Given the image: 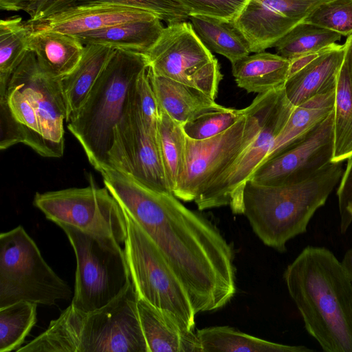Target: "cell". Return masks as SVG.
Masks as SVG:
<instances>
[{"mask_svg":"<svg viewBox=\"0 0 352 352\" xmlns=\"http://www.w3.org/2000/svg\"><path fill=\"white\" fill-rule=\"evenodd\" d=\"M131 280L113 300L85 312L72 305L16 352H148Z\"/></svg>","mask_w":352,"mask_h":352,"instance_id":"3957f363","label":"cell"},{"mask_svg":"<svg viewBox=\"0 0 352 352\" xmlns=\"http://www.w3.org/2000/svg\"><path fill=\"white\" fill-rule=\"evenodd\" d=\"M63 229L76 261L71 305L89 312L113 300L131 280L124 250L114 239L85 232L65 223Z\"/></svg>","mask_w":352,"mask_h":352,"instance_id":"8992f818","label":"cell"},{"mask_svg":"<svg viewBox=\"0 0 352 352\" xmlns=\"http://www.w3.org/2000/svg\"><path fill=\"white\" fill-rule=\"evenodd\" d=\"M350 212V215H351V217H352V209H351V210H350V212Z\"/></svg>","mask_w":352,"mask_h":352,"instance_id":"7bdbcfd3","label":"cell"},{"mask_svg":"<svg viewBox=\"0 0 352 352\" xmlns=\"http://www.w3.org/2000/svg\"><path fill=\"white\" fill-rule=\"evenodd\" d=\"M202 352H312L305 346L270 342L228 326H215L197 331Z\"/></svg>","mask_w":352,"mask_h":352,"instance_id":"f1b7e54d","label":"cell"},{"mask_svg":"<svg viewBox=\"0 0 352 352\" xmlns=\"http://www.w3.org/2000/svg\"><path fill=\"white\" fill-rule=\"evenodd\" d=\"M294 108L286 96L284 86L276 88L258 133L194 200L199 210L229 206L234 214H243L245 184L266 158Z\"/></svg>","mask_w":352,"mask_h":352,"instance_id":"30bf717a","label":"cell"},{"mask_svg":"<svg viewBox=\"0 0 352 352\" xmlns=\"http://www.w3.org/2000/svg\"><path fill=\"white\" fill-rule=\"evenodd\" d=\"M157 16L76 34L84 45L97 44L145 54L160 37L164 26Z\"/></svg>","mask_w":352,"mask_h":352,"instance_id":"cb8c5ba5","label":"cell"},{"mask_svg":"<svg viewBox=\"0 0 352 352\" xmlns=\"http://www.w3.org/2000/svg\"><path fill=\"white\" fill-rule=\"evenodd\" d=\"M148 66L144 54L116 49L85 103L68 122L67 129L96 170L107 164L113 129L124 113L132 87Z\"/></svg>","mask_w":352,"mask_h":352,"instance_id":"5b68a950","label":"cell"},{"mask_svg":"<svg viewBox=\"0 0 352 352\" xmlns=\"http://www.w3.org/2000/svg\"><path fill=\"white\" fill-rule=\"evenodd\" d=\"M343 172L342 161H331L298 182L263 184L250 179L243 192V214L265 245L284 252L290 239L307 232Z\"/></svg>","mask_w":352,"mask_h":352,"instance_id":"277c9868","label":"cell"},{"mask_svg":"<svg viewBox=\"0 0 352 352\" xmlns=\"http://www.w3.org/2000/svg\"><path fill=\"white\" fill-rule=\"evenodd\" d=\"M28 46L41 69L54 79H61L75 69L85 47L74 35L47 30L31 31Z\"/></svg>","mask_w":352,"mask_h":352,"instance_id":"44dd1931","label":"cell"},{"mask_svg":"<svg viewBox=\"0 0 352 352\" xmlns=\"http://www.w3.org/2000/svg\"><path fill=\"white\" fill-rule=\"evenodd\" d=\"M98 5H118L146 10L168 24L189 19L177 0H30L22 10L30 15L28 21H33L69 8Z\"/></svg>","mask_w":352,"mask_h":352,"instance_id":"603a6c76","label":"cell"},{"mask_svg":"<svg viewBox=\"0 0 352 352\" xmlns=\"http://www.w3.org/2000/svg\"><path fill=\"white\" fill-rule=\"evenodd\" d=\"M104 186L157 247L196 312L216 311L236 292L234 252L219 229L173 193L153 190L108 165Z\"/></svg>","mask_w":352,"mask_h":352,"instance_id":"6da1fadb","label":"cell"},{"mask_svg":"<svg viewBox=\"0 0 352 352\" xmlns=\"http://www.w3.org/2000/svg\"><path fill=\"white\" fill-rule=\"evenodd\" d=\"M335 99L336 89L318 94L294 107L263 162L276 156L328 117L334 111Z\"/></svg>","mask_w":352,"mask_h":352,"instance_id":"4316f807","label":"cell"},{"mask_svg":"<svg viewBox=\"0 0 352 352\" xmlns=\"http://www.w3.org/2000/svg\"><path fill=\"white\" fill-rule=\"evenodd\" d=\"M133 95L146 129L157 139L159 106L151 84L148 66L138 77L133 87Z\"/></svg>","mask_w":352,"mask_h":352,"instance_id":"8d00e7d4","label":"cell"},{"mask_svg":"<svg viewBox=\"0 0 352 352\" xmlns=\"http://www.w3.org/2000/svg\"><path fill=\"white\" fill-rule=\"evenodd\" d=\"M195 33L211 52L228 58L232 64L251 53L249 43L234 20L204 15H190Z\"/></svg>","mask_w":352,"mask_h":352,"instance_id":"83f0119b","label":"cell"},{"mask_svg":"<svg viewBox=\"0 0 352 352\" xmlns=\"http://www.w3.org/2000/svg\"><path fill=\"white\" fill-rule=\"evenodd\" d=\"M188 15L234 20L248 0H177Z\"/></svg>","mask_w":352,"mask_h":352,"instance_id":"74e56055","label":"cell"},{"mask_svg":"<svg viewBox=\"0 0 352 352\" xmlns=\"http://www.w3.org/2000/svg\"><path fill=\"white\" fill-rule=\"evenodd\" d=\"M20 143L51 157L35 109L21 91L7 84L0 87V149Z\"/></svg>","mask_w":352,"mask_h":352,"instance_id":"ac0fdd59","label":"cell"},{"mask_svg":"<svg viewBox=\"0 0 352 352\" xmlns=\"http://www.w3.org/2000/svg\"><path fill=\"white\" fill-rule=\"evenodd\" d=\"M28 1L30 0H23L22 4H21V10H22V8H23V6H24V4L28 2Z\"/></svg>","mask_w":352,"mask_h":352,"instance_id":"b9f144b4","label":"cell"},{"mask_svg":"<svg viewBox=\"0 0 352 352\" xmlns=\"http://www.w3.org/2000/svg\"><path fill=\"white\" fill-rule=\"evenodd\" d=\"M333 112L332 161H343L352 155V58L345 54L336 83Z\"/></svg>","mask_w":352,"mask_h":352,"instance_id":"f546056e","label":"cell"},{"mask_svg":"<svg viewBox=\"0 0 352 352\" xmlns=\"http://www.w3.org/2000/svg\"><path fill=\"white\" fill-rule=\"evenodd\" d=\"M148 75L159 108L182 124L200 113L223 107L197 89L154 74L149 65Z\"/></svg>","mask_w":352,"mask_h":352,"instance_id":"7402d4cb","label":"cell"},{"mask_svg":"<svg viewBox=\"0 0 352 352\" xmlns=\"http://www.w3.org/2000/svg\"><path fill=\"white\" fill-rule=\"evenodd\" d=\"M329 0H248L234 20L247 39L251 52L275 43L316 8Z\"/></svg>","mask_w":352,"mask_h":352,"instance_id":"2e32d148","label":"cell"},{"mask_svg":"<svg viewBox=\"0 0 352 352\" xmlns=\"http://www.w3.org/2000/svg\"><path fill=\"white\" fill-rule=\"evenodd\" d=\"M31 30L21 17L0 21V87L6 86L11 74L30 50Z\"/></svg>","mask_w":352,"mask_h":352,"instance_id":"d6a6232c","label":"cell"},{"mask_svg":"<svg viewBox=\"0 0 352 352\" xmlns=\"http://www.w3.org/2000/svg\"><path fill=\"white\" fill-rule=\"evenodd\" d=\"M341 263L345 272L352 282V247L345 252Z\"/></svg>","mask_w":352,"mask_h":352,"instance_id":"ab89813d","label":"cell"},{"mask_svg":"<svg viewBox=\"0 0 352 352\" xmlns=\"http://www.w3.org/2000/svg\"><path fill=\"white\" fill-rule=\"evenodd\" d=\"M138 311L148 352H202L197 333L169 313L138 298Z\"/></svg>","mask_w":352,"mask_h":352,"instance_id":"ffe728a7","label":"cell"},{"mask_svg":"<svg viewBox=\"0 0 352 352\" xmlns=\"http://www.w3.org/2000/svg\"><path fill=\"white\" fill-rule=\"evenodd\" d=\"M153 16L156 15L135 8L98 5L69 8L36 21H28L26 23L31 31H54L76 35Z\"/></svg>","mask_w":352,"mask_h":352,"instance_id":"d6986e66","label":"cell"},{"mask_svg":"<svg viewBox=\"0 0 352 352\" xmlns=\"http://www.w3.org/2000/svg\"><path fill=\"white\" fill-rule=\"evenodd\" d=\"M305 329L326 352H352V282L324 247L307 246L283 274Z\"/></svg>","mask_w":352,"mask_h":352,"instance_id":"7a4b0ae2","label":"cell"},{"mask_svg":"<svg viewBox=\"0 0 352 352\" xmlns=\"http://www.w3.org/2000/svg\"><path fill=\"white\" fill-rule=\"evenodd\" d=\"M115 50L102 45H85L82 56L77 66L71 73L60 79L67 108V122L77 114L85 103Z\"/></svg>","mask_w":352,"mask_h":352,"instance_id":"d4e9b609","label":"cell"},{"mask_svg":"<svg viewBox=\"0 0 352 352\" xmlns=\"http://www.w3.org/2000/svg\"><path fill=\"white\" fill-rule=\"evenodd\" d=\"M37 305L20 301L0 308V352L21 347L36 322Z\"/></svg>","mask_w":352,"mask_h":352,"instance_id":"836d02e7","label":"cell"},{"mask_svg":"<svg viewBox=\"0 0 352 352\" xmlns=\"http://www.w3.org/2000/svg\"><path fill=\"white\" fill-rule=\"evenodd\" d=\"M133 87L134 85L124 113L113 129V142L107 153L106 165L133 177L153 190L172 193L164 174L157 139L148 131L139 113Z\"/></svg>","mask_w":352,"mask_h":352,"instance_id":"4fadbf2b","label":"cell"},{"mask_svg":"<svg viewBox=\"0 0 352 352\" xmlns=\"http://www.w3.org/2000/svg\"><path fill=\"white\" fill-rule=\"evenodd\" d=\"M245 113V108L235 109L222 107L200 113L182 124L186 135L193 140L215 136L234 124Z\"/></svg>","mask_w":352,"mask_h":352,"instance_id":"e575fe53","label":"cell"},{"mask_svg":"<svg viewBox=\"0 0 352 352\" xmlns=\"http://www.w3.org/2000/svg\"><path fill=\"white\" fill-rule=\"evenodd\" d=\"M124 214L127 229L124 250L138 297L169 313L185 329L194 331L197 314L185 287L153 241L125 211Z\"/></svg>","mask_w":352,"mask_h":352,"instance_id":"9c48e42d","label":"cell"},{"mask_svg":"<svg viewBox=\"0 0 352 352\" xmlns=\"http://www.w3.org/2000/svg\"><path fill=\"white\" fill-rule=\"evenodd\" d=\"M21 91L35 109L51 157H60L65 150L64 122L68 120L60 79L47 76L29 50L8 82ZM6 84V85H7Z\"/></svg>","mask_w":352,"mask_h":352,"instance_id":"9a60e30c","label":"cell"},{"mask_svg":"<svg viewBox=\"0 0 352 352\" xmlns=\"http://www.w3.org/2000/svg\"><path fill=\"white\" fill-rule=\"evenodd\" d=\"M342 36L336 32L302 21L277 41L273 47L278 55L292 62L336 43Z\"/></svg>","mask_w":352,"mask_h":352,"instance_id":"1f68e13d","label":"cell"},{"mask_svg":"<svg viewBox=\"0 0 352 352\" xmlns=\"http://www.w3.org/2000/svg\"><path fill=\"white\" fill-rule=\"evenodd\" d=\"M186 139L182 124L159 108L157 142L166 179L172 193L183 173Z\"/></svg>","mask_w":352,"mask_h":352,"instance_id":"4dcf8cb0","label":"cell"},{"mask_svg":"<svg viewBox=\"0 0 352 352\" xmlns=\"http://www.w3.org/2000/svg\"><path fill=\"white\" fill-rule=\"evenodd\" d=\"M344 46L345 50V54L352 58V34L347 36Z\"/></svg>","mask_w":352,"mask_h":352,"instance_id":"60d3db41","label":"cell"},{"mask_svg":"<svg viewBox=\"0 0 352 352\" xmlns=\"http://www.w3.org/2000/svg\"><path fill=\"white\" fill-rule=\"evenodd\" d=\"M303 21L336 32L352 34V0H329L316 8Z\"/></svg>","mask_w":352,"mask_h":352,"instance_id":"d590c367","label":"cell"},{"mask_svg":"<svg viewBox=\"0 0 352 352\" xmlns=\"http://www.w3.org/2000/svg\"><path fill=\"white\" fill-rule=\"evenodd\" d=\"M344 52V45L334 43L317 53L291 62L284 89L293 106L336 89Z\"/></svg>","mask_w":352,"mask_h":352,"instance_id":"e0dca14e","label":"cell"},{"mask_svg":"<svg viewBox=\"0 0 352 352\" xmlns=\"http://www.w3.org/2000/svg\"><path fill=\"white\" fill-rule=\"evenodd\" d=\"M144 54L154 74L194 87L216 99L223 78L218 60L190 22L168 24Z\"/></svg>","mask_w":352,"mask_h":352,"instance_id":"8fae6325","label":"cell"},{"mask_svg":"<svg viewBox=\"0 0 352 352\" xmlns=\"http://www.w3.org/2000/svg\"><path fill=\"white\" fill-rule=\"evenodd\" d=\"M333 151V111L305 135L261 164L250 179L263 184L303 181L331 162Z\"/></svg>","mask_w":352,"mask_h":352,"instance_id":"5bb4252c","label":"cell"},{"mask_svg":"<svg viewBox=\"0 0 352 352\" xmlns=\"http://www.w3.org/2000/svg\"><path fill=\"white\" fill-rule=\"evenodd\" d=\"M347 160L337 192L342 233H345L352 223L349 212L352 209V155Z\"/></svg>","mask_w":352,"mask_h":352,"instance_id":"f35d334b","label":"cell"},{"mask_svg":"<svg viewBox=\"0 0 352 352\" xmlns=\"http://www.w3.org/2000/svg\"><path fill=\"white\" fill-rule=\"evenodd\" d=\"M275 89L258 94L243 116L225 131L201 140L186 136L184 170L173 192L176 197L194 201L245 149L259 131Z\"/></svg>","mask_w":352,"mask_h":352,"instance_id":"52a82bcc","label":"cell"},{"mask_svg":"<svg viewBox=\"0 0 352 352\" xmlns=\"http://www.w3.org/2000/svg\"><path fill=\"white\" fill-rule=\"evenodd\" d=\"M71 297L21 226L0 234V308L20 301L54 305Z\"/></svg>","mask_w":352,"mask_h":352,"instance_id":"ba28073f","label":"cell"},{"mask_svg":"<svg viewBox=\"0 0 352 352\" xmlns=\"http://www.w3.org/2000/svg\"><path fill=\"white\" fill-rule=\"evenodd\" d=\"M290 65L289 60L277 54L263 51L232 64V75L238 87L259 94L284 86Z\"/></svg>","mask_w":352,"mask_h":352,"instance_id":"484cf974","label":"cell"},{"mask_svg":"<svg viewBox=\"0 0 352 352\" xmlns=\"http://www.w3.org/2000/svg\"><path fill=\"white\" fill-rule=\"evenodd\" d=\"M33 205L56 224L72 226L86 233L114 239L124 243L126 236L124 211L108 189L89 185L36 192Z\"/></svg>","mask_w":352,"mask_h":352,"instance_id":"7c38bea8","label":"cell"}]
</instances>
